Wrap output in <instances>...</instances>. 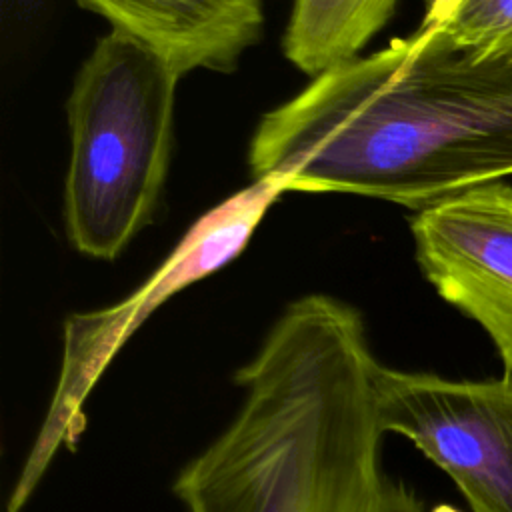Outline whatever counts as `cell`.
Returning a JSON list of instances; mask_svg holds the SVG:
<instances>
[{"label":"cell","instance_id":"7a4b0ae2","mask_svg":"<svg viewBox=\"0 0 512 512\" xmlns=\"http://www.w3.org/2000/svg\"><path fill=\"white\" fill-rule=\"evenodd\" d=\"M378 364L352 304L290 302L234 374L236 412L178 470L176 500L186 512H426L384 464Z\"/></svg>","mask_w":512,"mask_h":512},{"label":"cell","instance_id":"3957f363","mask_svg":"<svg viewBox=\"0 0 512 512\" xmlns=\"http://www.w3.org/2000/svg\"><path fill=\"white\" fill-rule=\"evenodd\" d=\"M182 74L140 40L110 30L68 96L70 164L64 224L72 246L114 260L150 222L174 142Z\"/></svg>","mask_w":512,"mask_h":512},{"label":"cell","instance_id":"5b68a950","mask_svg":"<svg viewBox=\"0 0 512 512\" xmlns=\"http://www.w3.org/2000/svg\"><path fill=\"white\" fill-rule=\"evenodd\" d=\"M384 434L404 436L460 490L472 512H512V374L448 378L378 364Z\"/></svg>","mask_w":512,"mask_h":512},{"label":"cell","instance_id":"ba28073f","mask_svg":"<svg viewBox=\"0 0 512 512\" xmlns=\"http://www.w3.org/2000/svg\"><path fill=\"white\" fill-rule=\"evenodd\" d=\"M398 0H294L284 34V54L316 76L358 56L392 18Z\"/></svg>","mask_w":512,"mask_h":512},{"label":"cell","instance_id":"30bf717a","mask_svg":"<svg viewBox=\"0 0 512 512\" xmlns=\"http://www.w3.org/2000/svg\"><path fill=\"white\" fill-rule=\"evenodd\" d=\"M430 512H460V510L454 508V506H450V504H438V506H434Z\"/></svg>","mask_w":512,"mask_h":512},{"label":"cell","instance_id":"6da1fadb","mask_svg":"<svg viewBox=\"0 0 512 512\" xmlns=\"http://www.w3.org/2000/svg\"><path fill=\"white\" fill-rule=\"evenodd\" d=\"M248 162L284 190L432 208L512 176V68L420 24L266 112Z\"/></svg>","mask_w":512,"mask_h":512},{"label":"cell","instance_id":"52a82bcc","mask_svg":"<svg viewBox=\"0 0 512 512\" xmlns=\"http://www.w3.org/2000/svg\"><path fill=\"white\" fill-rule=\"evenodd\" d=\"M162 54L182 76L232 70L258 42L262 0H76Z\"/></svg>","mask_w":512,"mask_h":512},{"label":"cell","instance_id":"277c9868","mask_svg":"<svg viewBox=\"0 0 512 512\" xmlns=\"http://www.w3.org/2000/svg\"><path fill=\"white\" fill-rule=\"evenodd\" d=\"M282 192L280 180L256 178L200 216L130 296L66 318L56 386L10 490L6 512H20L58 452L78 446L86 428V400L132 334L178 292L232 262Z\"/></svg>","mask_w":512,"mask_h":512},{"label":"cell","instance_id":"8992f818","mask_svg":"<svg viewBox=\"0 0 512 512\" xmlns=\"http://www.w3.org/2000/svg\"><path fill=\"white\" fill-rule=\"evenodd\" d=\"M410 230L426 280L484 330L512 374V186H478L420 210Z\"/></svg>","mask_w":512,"mask_h":512},{"label":"cell","instance_id":"9c48e42d","mask_svg":"<svg viewBox=\"0 0 512 512\" xmlns=\"http://www.w3.org/2000/svg\"><path fill=\"white\" fill-rule=\"evenodd\" d=\"M422 26L480 60L512 68V0H426Z\"/></svg>","mask_w":512,"mask_h":512}]
</instances>
